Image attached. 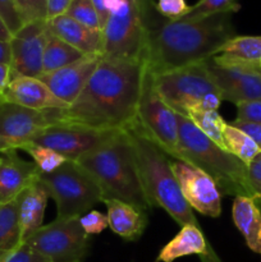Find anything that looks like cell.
<instances>
[{
  "mask_svg": "<svg viewBox=\"0 0 261 262\" xmlns=\"http://www.w3.org/2000/svg\"><path fill=\"white\" fill-rule=\"evenodd\" d=\"M143 72V61L102 58L73 104L49 110L51 122L101 130L124 129L136 119Z\"/></svg>",
  "mask_w": 261,
  "mask_h": 262,
  "instance_id": "cell-1",
  "label": "cell"
},
{
  "mask_svg": "<svg viewBox=\"0 0 261 262\" xmlns=\"http://www.w3.org/2000/svg\"><path fill=\"white\" fill-rule=\"evenodd\" d=\"M232 14L197 20H166L151 25L147 17L145 67L154 74L204 63L235 36Z\"/></svg>",
  "mask_w": 261,
  "mask_h": 262,
  "instance_id": "cell-2",
  "label": "cell"
},
{
  "mask_svg": "<svg viewBox=\"0 0 261 262\" xmlns=\"http://www.w3.org/2000/svg\"><path fill=\"white\" fill-rule=\"evenodd\" d=\"M123 130L132 145L141 183L151 207L165 210L181 228L184 225L199 227L192 209L183 199L177 183L170 156L146 135L136 119Z\"/></svg>",
  "mask_w": 261,
  "mask_h": 262,
  "instance_id": "cell-3",
  "label": "cell"
},
{
  "mask_svg": "<svg viewBox=\"0 0 261 262\" xmlns=\"http://www.w3.org/2000/svg\"><path fill=\"white\" fill-rule=\"evenodd\" d=\"M77 163L96 179L102 191V201L120 200L145 212L153 209L141 183L132 145L123 129Z\"/></svg>",
  "mask_w": 261,
  "mask_h": 262,
  "instance_id": "cell-4",
  "label": "cell"
},
{
  "mask_svg": "<svg viewBox=\"0 0 261 262\" xmlns=\"http://www.w3.org/2000/svg\"><path fill=\"white\" fill-rule=\"evenodd\" d=\"M178 152L176 160L204 171L223 194L253 199L248 186L247 165L207 138L187 117L177 114Z\"/></svg>",
  "mask_w": 261,
  "mask_h": 262,
  "instance_id": "cell-5",
  "label": "cell"
},
{
  "mask_svg": "<svg viewBox=\"0 0 261 262\" xmlns=\"http://www.w3.org/2000/svg\"><path fill=\"white\" fill-rule=\"evenodd\" d=\"M154 82L164 101L183 117L201 110H217L222 104L220 91L207 71L206 61L154 74Z\"/></svg>",
  "mask_w": 261,
  "mask_h": 262,
  "instance_id": "cell-6",
  "label": "cell"
},
{
  "mask_svg": "<svg viewBox=\"0 0 261 262\" xmlns=\"http://www.w3.org/2000/svg\"><path fill=\"white\" fill-rule=\"evenodd\" d=\"M38 179L55 202L56 219L81 217L94 205L102 202L96 179L77 161L67 160L53 173L40 174Z\"/></svg>",
  "mask_w": 261,
  "mask_h": 262,
  "instance_id": "cell-7",
  "label": "cell"
},
{
  "mask_svg": "<svg viewBox=\"0 0 261 262\" xmlns=\"http://www.w3.org/2000/svg\"><path fill=\"white\" fill-rule=\"evenodd\" d=\"M102 32V58L143 61L147 40V12L143 0H125L107 17ZM145 63V61H143Z\"/></svg>",
  "mask_w": 261,
  "mask_h": 262,
  "instance_id": "cell-8",
  "label": "cell"
},
{
  "mask_svg": "<svg viewBox=\"0 0 261 262\" xmlns=\"http://www.w3.org/2000/svg\"><path fill=\"white\" fill-rule=\"evenodd\" d=\"M136 120L146 135L161 150L176 160L178 152V122L177 114L158 92L154 74L145 67L138 97Z\"/></svg>",
  "mask_w": 261,
  "mask_h": 262,
  "instance_id": "cell-9",
  "label": "cell"
},
{
  "mask_svg": "<svg viewBox=\"0 0 261 262\" xmlns=\"http://www.w3.org/2000/svg\"><path fill=\"white\" fill-rule=\"evenodd\" d=\"M50 262H84L90 251V235L79 217L55 219L42 225L25 241Z\"/></svg>",
  "mask_w": 261,
  "mask_h": 262,
  "instance_id": "cell-10",
  "label": "cell"
},
{
  "mask_svg": "<svg viewBox=\"0 0 261 262\" xmlns=\"http://www.w3.org/2000/svg\"><path fill=\"white\" fill-rule=\"evenodd\" d=\"M117 132L56 123L45 128L32 143L51 148L66 160L77 161L87 152L104 145Z\"/></svg>",
  "mask_w": 261,
  "mask_h": 262,
  "instance_id": "cell-11",
  "label": "cell"
},
{
  "mask_svg": "<svg viewBox=\"0 0 261 262\" xmlns=\"http://www.w3.org/2000/svg\"><path fill=\"white\" fill-rule=\"evenodd\" d=\"M51 124L49 110L38 112L3 100L0 102V154L22 150Z\"/></svg>",
  "mask_w": 261,
  "mask_h": 262,
  "instance_id": "cell-12",
  "label": "cell"
},
{
  "mask_svg": "<svg viewBox=\"0 0 261 262\" xmlns=\"http://www.w3.org/2000/svg\"><path fill=\"white\" fill-rule=\"evenodd\" d=\"M48 20L26 23L10 38L13 77L40 78L44 74V50L49 37ZM10 78V79H12Z\"/></svg>",
  "mask_w": 261,
  "mask_h": 262,
  "instance_id": "cell-13",
  "label": "cell"
},
{
  "mask_svg": "<svg viewBox=\"0 0 261 262\" xmlns=\"http://www.w3.org/2000/svg\"><path fill=\"white\" fill-rule=\"evenodd\" d=\"M206 67L219 89L222 101L238 104L261 100V63L217 66L209 59Z\"/></svg>",
  "mask_w": 261,
  "mask_h": 262,
  "instance_id": "cell-14",
  "label": "cell"
},
{
  "mask_svg": "<svg viewBox=\"0 0 261 262\" xmlns=\"http://www.w3.org/2000/svg\"><path fill=\"white\" fill-rule=\"evenodd\" d=\"M171 169L188 206L205 216L219 217L222 214V193L214 181L204 171L183 161L173 160Z\"/></svg>",
  "mask_w": 261,
  "mask_h": 262,
  "instance_id": "cell-15",
  "label": "cell"
},
{
  "mask_svg": "<svg viewBox=\"0 0 261 262\" xmlns=\"http://www.w3.org/2000/svg\"><path fill=\"white\" fill-rule=\"evenodd\" d=\"M101 59V54H86L64 68L44 73L40 79L58 99L71 105L79 96Z\"/></svg>",
  "mask_w": 261,
  "mask_h": 262,
  "instance_id": "cell-16",
  "label": "cell"
},
{
  "mask_svg": "<svg viewBox=\"0 0 261 262\" xmlns=\"http://www.w3.org/2000/svg\"><path fill=\"white\" fill-rule=\"evenodd\" d=\"M2 99L38 112L67 109L69 106L58 99L40 78L33 77H13L3 92Z\"/></svg>",
  "mask_w": 261,
  "mask_h": 262,
  "instance_id": "cell-17",
  "label": "cell"
},
{
  "mask_svg": "<svg viewBox=\"0 0 261 262\" xmlns=\"http://www.w3.org/2000/svg\"><path fill=\"white\" fill-rule=\"evenodd\" d=\"M38 176L35 163L22 159L15 150L0 154V205L17 199Z\"/></svg>",
  "mask_w": 261,
  "mask_h": 262,
  "instance_id": "cell-18",
  "label": "cell"
},
{
  "mask_svg": "<svg viewBox=\"0 0 261 262\" xmlns=\"http://www.w3.org/2000/svg\"><path fill=\"white\" fill-rule=\"evenodd\" d=\"M48 27L53 35L66 41L84 55L101 54L102 32L100 30H92L67 14L48 19Z\"/></svg>",
  "mask_w": 261,
  "mask_h": 262,
  "instance_id": "cell-19",
  "label": "cell"
},
{
  "mask_svg": "<svg viewBox=\"0 0 261 262\" xmlns=\"http://www.w3.org/2000/svg\"><path fill=\"white\" fill-rule=\"evenodd\" d=\"M107 210L109 227L115 234L125 241H137L147 225V212L120 200L107 199L102 201Z\"/></svg>",
  "mask_w": 261,
  "mask_h": 262,
  "instance_id": "cell-20",
  "label": "cell"
},
{
  "mask_svg": "<svg viewBox=\"0 0 261 262\" xmlns=\"http://www.w3.org/2000/svg\"><path fill=\"white\" fill-rule=\"evenodd\" d=\"M49 193L40 179L18 194V211L23 242L44 225Z\"/></svg>",
  "mask_w": 261,
  "mask_h": 262,
  "instance_id": "cell-21",
  "label": "cell"
},
{
  "mask_svg": "<svg viewBox=\"0 0 261 262\" xmlns=\"http://www.w3.org/2000/svg\"><path fill=\"white\" fill-rule=\"evenodd\" d=\"M232 217L251 251L261 255V211L253 199L234 197Z\"/></svg>",
  "mask_w": 261,
  "mask_h": 262,
  "instance_id": "cell-22",
  "label": "cell"
},
{
  "mask_svg": "<svg viewBox=\"0 0 261 262\" xmlns=\"http://www.w3.org/2000/svg\"><path fill=\"white\" fill-rule=\"evenodd\" d=\"M207 245L204 234L196 225H184L178 234L169 241L158 256V261L174 262L177 258L191 255H206Z\"/></svg>",
  "mask_w": 261,
  "mask_h": 262,
  "instance_id": "cell-23",
  "label": "cell"
},
{
  "mask_svg": "<svg viewBox=\"0 0 261 262\" xmlns=\"http://www.w3.org/2000/svg\"><path fill=\"white\" fill-rule=\"evenodd\" d=\"M211 60L217 66L261 63V36H234Z\"/></svg>",
  "mask_w": 261,
  "mask_h": 262,
  "instance_id": "cell-24",
  "label": "cell"
},
{
  "mask_svg": "<svg viewBox=\"0 0 261 262\" xmlns=\"http://www.w3.org/2000/svg\"><path fill=\"white\" fill-rule=\"evenodd\" d=\"M22 243L17 197L13 201L0 205V262H5Z\"/></svg>",
  "mask_w": 261,
  "mask_h": 262,
  "instance_id": "cell-25",
  "label": "cell"
},
{
  "mask_svg": "<svg viewBox=\"0 0 261 262\" xmlns=\"http://www.w3.org/2000/svg\"><path fill=\"white\" fill-rule=\"evenodd\" d=\"M83 55V53L50 32L44 50V73H50L64 68L81 59Z\"/></svg>",
  "mask_w": 261,
  "mask_h": 262,
  "instance_id": "cell-26",
  "label": "cell"
},
{
  "mask_svg": "<svg viewBox=\"0 0 261 262\" xmlns=\"http://www.w3.org/2000/svg\"><path fill=\"white\" fill-rule=\"evenodd\" d=\"M223 138L228 152L240 159L246 165H248L261 152L260 147L247 135L230 125L229 123L225 124Z\"/></svg>",
  "mask_w": 261,
  "mask_h": 262,
  "instance_id": "cell-27",
  "label": "cell"
},
{
  "mask_svg": "<svg viewBox=\"0 0 261 262\" xmlns=\"http://www.w3.org/2000/svg\"><path fill=\"white\" fill-rule=\"evenodd\" d=\"M189 120L194 124V127L199 130H201L207 138L220 146L222 148L227 150L224 145V128L227 122H224L222 117L219 115L217 110H201V112H193L188 114Z\"/></svg>",
  "mask_w": 261,
  "mask_h": 262,
  "instance_id": "cell-28",
  "label": "cell"
},
{
  "mask_svg": "<svg viewBox=\"0 0 261 262\" xmlns=\"http://www.w3.org/2000/svg\"><path fill=\"white\" fill-rule=\"evenodd\" d=\"M240 9L237 0H200L193 7H189V12L182 19L197 20L216 14H233Z\"/></svg>",
  "mask_w": 261,
  "mask_h": 262,
  "instance_id": "cell-29",
  "label": "cell"
},
{
  "mask_svg": "<svg viewBox=\"0 0 261 262\" xmlns=\"http://www.w3.org/2000/svg\"><path fill=\"white\" fill-rule=\"evenodd\" d=\"M22 150L32 158V161L37 166L40 174L53 173L67 161L63 156L59 155L54 150L37 145V143H28Z\"/></svg>",
  "mask_w": 261,
  "mask_h": 262,
  "instance_id": "cell-30",
  "label": "cell"
},
{
  "mask_svg": "<svg viewBox=\"0 0 261 262\" xmlns=\"http://www.w3.org/2000/svg\"><path fill=\"white\" fill-rule=\"evenodd\" d=\"M66 14L92 30L101 31L99 15L92 4V0H72Z\"/></svg>",
  "mask_w": 261,
  "mask_h": 262,
  "instance_id": "cell-31",
  "label": "cell"
},
{
  "mask_svg": "<svg viewBox=\"0 0 261 262\" xmlns=\"http://www.w3.org/2000/svg\"><path fill=\"white\" fill-rule=\"evenodd\" d=\"M23 23L48 20V0H14Z\"/></svg>",
  "mask_w": 261,
  "mask_h": 262,
  "instance_id": "cell-32",
  "label": "cell"
},
{
  "mask_svg": "<svg viewBox=\"0 0 261 262\" xmlns=\"http://www.w3.org/2000/svg\"><path fill=\"white\" fill-rule=\"evenodd\" d=\"M155 9L168 20H179L189 12L186 0H158Z\"/></svg>",
  "mask_w": 261,
  "mask_h": 262,
  "instance_id": "cell-33",
  "label": "cell"
},
{
  "mask_svg": "<svg viewBox=\"0 0 261 262\" xmlns=\"http://www.w3.org/2000/svg\"><path fill=\"white\" fill-rule=\"evenodd\" d=\"M82 228L87 235L100 234L109 227V220L107 216L102 212L96 211V210H90L84 215L79 217Z\"/></svg>",
  "mask_w": 261,
  "mask_h": 262,
  "instance_id": "cell-34",
  "label": "cell"
},
{
  "mask_svg": "<svg viewBox=\"0 0 261 262\" xmlns=\"http://www.w3.org/2000/svg\"><path fill=\"white\" fill-rule=\"evenodd\" d=\"M0 17L8 26L12 35H14L25 25L18 13L14 0H0Z\"/></svg>",
  "mask_w": 261,
  "mask_h": 262,
  "instance_id": "cell-35",
  "label": "cell"
},
{
  "mask_svg": "<svg viewBox=\"0 0 261 262\" xmlns=\"http://www.w3.org/2000/svg\"><path fill=\"white\" fill-rule=\"evenodd\" d=\"M235 106H237L235 120L261 124V100L238 102L235 104Z\"/></svg>",
  "mask_w": 261,
  "mask_h": 262,
  "instance_id": "cell-36",
  "label": "cell"
},
{
  "mask_svg": "<svg viewBox=\"0 0 261 262\" xmlns=\"http://www.w3.org/2000/svg\"><path fill=\"white\" fill-rule=\"evenodd\" d=\"M247 179L253 200L261 202V152L247 165Z\"/></svg>",
  "mask_w": 261,
  "mask_h": 262,
  "instance_id": "cell-37",
  "label": "cell"
},
{
  "mask_svg": "<svg viewBox=\"0 0 261 262\" xmlns=\"http://www.w3.org/2000/svg\"><path fill=\"white\" fill-rule=\"evenodd\" d=\"M5 262H50L45 256L41 255L36 250H33L31 246L23 242Z\"/></svg>",
  "mask_w": 261,
  "mask_h": 262,
  "instance_id": "cell-38",
  "label": "cell"
},
{
  "mask_svg": "<svg viewBox=\"0 0 261 262\" xmlns=\"http://www.w3.org/2000/svg\"><path fill=\"white\" fill-rule=\"evenodd\" d=\"M229 124L235 127L237 129L242 130L245 135H247L261 150V124H258V123L240 122V120H233Z\"/></svg>",
  "mask_w": 261,
  "mask_h": 262,
  "instance_id": "cell-39",
  "label": "cell"
},
{
  "mask_svg": "<svg viewBox=\"0 0 261 262\" xmlns=\"http://www.w3.org/2000/svg\"><path fill=\"white\" fill-rule=\"evenodd\" d=\"M72 0H48V19L66 14Z\"/></svg>",
  "mask_w": 261,
  "mask_h": 262,
  "instance_id": "cell-40",
  "label": "cell"
},
{
  "mask_svg": "<svg viewBox=\"0 0 261 262\" xmlns=\"http://www.w3.org/2000/svg\"><path fill=\"white\" fill-rule=\"evenodd\" d=\"M10 78H12V69H10V66L0 64V97H2L3 92L7 89L8 83L10 82Z\"/></svg>",
  "mask_w": 261,
  "mask_h": 262,
  "instance_id": "cell-41",
  "label": "cell"
},
{
  "mask_svg": "<svg viewBox=\"0 0 261 262\" xmlns=\"http://www.w3.org/2000/svg\"><path fill=\"white\" fill-rule=\"evenodd\" d=\"M12 63V48L10 41L0 40V64L10 66Z\"/></svg>",
  "mask_w": 261,
  "mask_h": 262,
  "instance_id": "cell-42",
  "label": "cell"
},
{
  "mask_svg": "<svg viewBox=\"0 0 261 262\" xmlns=\"http://www.w3.org/2000/svg\"><path fill=\"white\" fill-rule=\"evenodd\" d=\"M92 4H94L95 9H96V12H97V15H99L100 25H101V30H102V27H104V25H105V22H106L109 14H107L106 9H105L104 2H102V0H92Z\"/></svg>",
  "mask_w": 261,
  "mask_h": 262,
  "instance_id": "cell-43",
  "label": "cell"
},
{
  "mask_svg": "<svg viewBox=\"0 0 261 262\" xmlns=\"http://www.w3.org/2000/svg\"><path fill=\"white\" fill-rule=\"evenodd\" d=\"M102 2H104V7L107 14L110 15L113 13H117L124 5L125 0H102Z\"/></svg>",
  "mask_w": 261,
  "mask_h": 262,
  "instance_id": "cell-44",
  "label": "cell"
},
{
  "mask_svg": "<svg viewBox=\"0 0 261 262\" xmlns=\"http://www.w3.org/2000/svg\"><path fill=\"white\" fill-rule=\"evenodd\" d=\"M12 32L9 31L8 26L5 25V22L3 20V18L0 17V40H4V41H10L12 38Z\"/></svg>",
  "mask_w": 261,
  "mask_h": 262,
  "instance_id": "cell-45",
  "label": "cell"
},
{
  "mask_svg": "<svg viewBox=\"0 0 261 262\" xmlns=\"http://www.w3.org/2000/svg\"><path fill=\"white\" fill-rule=\"evenodd\" d=\"M3 101V99H2V97H0V102H2Z\"/></svg>",
  "mask_w": 261,
  "mask_h": 262,
  "instance_id": "cell-46",
  "label": "cell"
}]
</instances>
